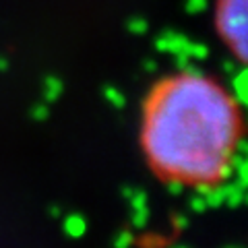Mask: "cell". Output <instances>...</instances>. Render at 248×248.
Segmentation results:
<instances>
[{
  "label": "cell",
  "mask_w": 248,
  "mask_h": 248,
  "mask_svg": "<svg viewBox=\"0 0 248 248\" xmlns=\"http://www.w3.org/2000/svg\"><path fill=\"white\" fill-rule=\"evenodd\" d=\"M213 23L219 40L228 46L234 58L246 60V0H215Z\"/></svg>",
  "instance_id": "obj_2"
},
{
  "label": "cell",
  "mask_w": 248,
  "mask_h": 248,
  "mask_svg": "<svg viewBox=\"0 0 248 248\" xmlns=\"http://www.w3.org/2000/svg\"><path fill=\"white\" fill-rule=\"evenodd\" d=\"M190 207L195 209V211H203V209H207V203H205V197H201V199H195L190 203Z\"/></svg>",
  "instance_id": "obj_6"
},
{
  "label": "cell",
  "mask_w": 248,
  "mask_h": 248,
  "mask_svg": "<svg viewBox=\"0 0 248 248\" xmlns=\"http://www.w3.org/2000/svg\"><path fill=\"white\" fill-rule=\"evenodd\" d=\"M64 230L68 236L73 238H79L85 234V230H87V223H85V219L81 215H68L64 219Z\"/></svg>",
  "instance_id": "obj_4"
},
{
  "label": "cell",
  "mask_w": 248,
  "mask_h": 248,
  "mask_svg": "<svg viewBox=\"0 0 248 248\" xmlns=\"http://www.w3.org/2000/svg\"><path fill=\"white\" fill-rule=\"evenodd\" d=\"M176 248H186V246H176Z\"/></svg>",
  "instance_id": "obj_7"
},
{
  "label": "cell",
  "mask_w": 248,
  "mask_h": 248,
  "mask_svg": "<svg viewBox=\"0 0 248 248\" xmlns=\"http://www.w3.org/2000/svg\"><path fill=\"white\" fill-rule=\"evenodd\" d=\"M133 244V234L130 232H122V234L116 238V248H130Z\"/></svg>",
  "instance_id": "obj_5"
},
{
  "label": "cell",
  "mask_w": 248,
  "mask_h": 248,
  "mask_svg": "<svg viewBox=\"0 0 248 248\" xmlns=\"http://www.w3.org/2000/svg\"><path fill=\"white\" fill-rule=\"evenodd\" d=\"M126 195L130 197V207H133V221L137 228H143L147 217H149V209H147V197L141 190H126Z\"/></svg>",
  "instance_id": "obj_3"
},
{
  "label": "cell",
  "mask_w": 248,
  "mask_h": 248,
  "mask_svg": "<svg viewBox=\"0 0 248 248\" xmlns=\"http://www.w3.org/2000/svg\"><path fill=\"white\" fill-rule=\"evenodd\" d=\"M240 143V102L213 77L184 66L147 93L141 145L149 168L172 190L207 192L230 182Z\"/></svg>",
  "instance_id": "obj_1"
}]
</instances>
